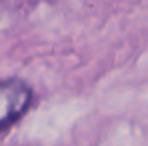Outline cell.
Wrapping results in <instances>:
<instances>
[{"label": "cell", "instance_id": "6da1fadb", "mask_svg": "<svg viewBox=\"0 0 148 146\" xmlns=\"http://www.w3.org/2000/svg\"><path fill=\"white\" fill-rule=\"evenodd\" d=\"M32 88L22 79L0 82V132L17 122L32 103Z\"/></svg>", "mask_w": 148, "mask_h": 146}]
</instances>
